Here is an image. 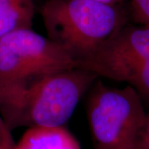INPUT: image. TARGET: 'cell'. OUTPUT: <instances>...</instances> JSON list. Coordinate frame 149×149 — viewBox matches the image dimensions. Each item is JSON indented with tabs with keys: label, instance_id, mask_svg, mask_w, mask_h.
<instances>
[{
	"label": "cell",
	"instance_id": "6da1fadb",
	"mask_svg": "<svg viewBox=\"0 0 149 149\" xmlns=\"http://www.w3.org/2000/svg\"><path fill=\"white\" fill-rule=\"evenodd\" d=\"M98 79L81 68L0 82V114L13 130L20 127H62Z\"/></svg>",
	"mask_w": 149,
	"mask_h": 149
},
{
	"label": "cell",
	"instance_id": "7a4b0ae2",
	"mask_svg": "<svg viewBox=\"0 0 149 149\" xmlns=\"http://www.w3.org/2000/svg\"><path fill=\"white\" fill-rule=\"evenodd\" d=\"M47 38L75 61L86 58L125 25L116 6L93 0H47L40 8Z\"/></svg>",
	"mask_w": 149,
	"mask_h": 149
},
{
	"label": "cell",
	"instance_id": "3957f363",
	"mask_svg": "<svg viewBox=\"0 0 149 149\" xmlns=\"http://www.w3.org/2000/svg\"><path fill=\"white\" fill-rule=\"evenodd\" d=\"M86 109L95 149H136L147 113L131 85L112 88L96 80Z\"/></svg>",
	"mask_w": 149,
	"mask_h": 149
},
{
	"label": "cell",
	"instance_id": "277c9868",
	"mask_svg": "<svg viewBox=\"0 0 149 149\" xmlns=\"http://www.w3.org/2000/svg\"><path fill=\"white\" fill-rule=\"evenodd\" d=\"M74 67L75 61L65 50L32 29L0 37V82Z\"/></svg>",
	"mask_w": 149,
	"mask_h": 149
},
{
	"label": "cell",
	"instance_id": "5b68a950",
	"mask_svg": "<svg viewBox=\"0 0 149 149\" xmlns=\"http://www.w3.org/2000/svg\"><path fill=\"white\" fill-rule=\"evenodd\" d=\"M149 61V26L124 25L76 67L96 76L128 83Z\"/></svg>",
	"mask_w": 149,
	"mask_h": 149
},
{
	"label": "cell",
	"instance_id": "8992f818",
	"mask_svg": "<svg viewBox=\"0 0 149 149\" xmlns=\"http://www.w3.org/2000/svg\"><path fill=\"white\" fill-rule=\"evenodd\" d=\"M15 149H80L77 139L62 127L27 128Z\"/></svg>",
	"mask_w": 149,
	"mask_h": 149
},
{
	"label": "cell",
	"instance_id": "52a82bcc",
	"mask_svg": "<svg viewBox=\"0 0 149 149\" xmlns=\"http://www.w3.org/2000/svg\"><path fill=\"white\" fill-rule=\"evenodd\" d=\"M35 0H0V37L17 30L32 29Z\"/></svg>",
	"mask_w": 149,
	"mask_h": 149
},
{
	"label": "cell",
	"instance_id": "ba28073f",
	"mask_svg": "<svg viewBox=\"0 0 149 149\" xmlns=\"http://www.w3.org/2000/svg\"><path fill=\"white\" fill-rule=\"evenodd\" d=\"M128 85H131L139 94L143 104L149 107V61L142 65Z\"/></svg>",
	"mask_w": 149,
	"mask_h": 149
},
{
	"label": "cell",
	"instance_id": "9c48e42d",
	"mask_svg": "<svg viewBox=\"0 0 149 149\" xmlns=\"http://www.w3.org/2000/svg\"><path fill=\"white\" fill-rule=\"evenodd\" d=\"M131 13L141 26H149V0H131Z\"/></svg>",
	"mask_w": 149,
	"mask_h": 149
},
{
	"label": "cell",
	"instance_id": "30bf717a",
	"mask_svg": "<svg viewBox=\"0 0 149 149\" xmlns=\"http://www.w3.org/2000/svg\"><path fill=\"white\" fill-rule=\"evenodd\" d=\"M16 142L13 138L12 129L0 114V149H15Z\"/></svg>",
	"mask_w": 149,
	"mask_h": 149
},
{
	"label": "cell",
	"instance_id": "8fae6325",
	"mask_svg": "<svg viewBox=\"0 0 149 149\" xmlns=\"http://www.w3.org/2000/svg\"><path fill=\"white\" fill-rule=\"evenodd\" d=\"M140 141H142L144 144L149 147V113H147L143 127L141 132Z\"/></svg>",
	"mask_w": 149,
	"mask_h": 149
},
{
	"label": "cell",
	"instance_id": "7c38bea8",
	"mask_svg": "<svg viewBox=\"0 0 149 149\" xmlns=\"http://www.w3.org/2000/svg\"><path fill=\"white\" fill-rule=\"evenodd\" d=\"M95 2L103 3V4H106V5H111V6H116L118 3L121 2L123 0H93Z\"/></svg>",
	"mask_w": 149,
	"mask_h": 149
},
{
	"label": "cell",
	"instance_id": "4fadbf2b",
	"mask_svg": "<svg viewBox=\"0 0 149 149\" xmlns=\"http://www.w3.org/2000/svg\"><path fill=\"white\" fill-rule=\"evenodd\" d=\"M136 149H149V147L147 146L146 144H144L142 141L139 140V143H138L137 147H136Z\"/></svg>",
	"mask_w": 149,
	"mask_h": 149
}]
</instances>
